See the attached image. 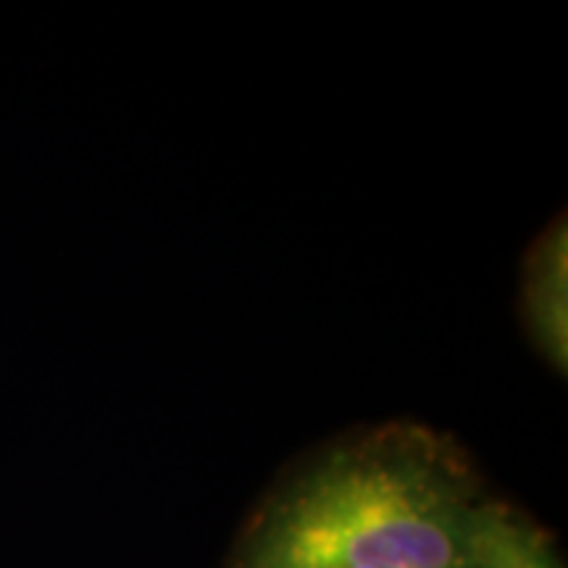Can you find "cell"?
Listing matches in <instances>:
<instances>
[{
    "mask_svg": "<svg viewBox=\"0 0 568 568\" xmlns=\"http://www.w3.org/2000/svg\"><path fill=\"white\" fill-rule=\"evenodd\" d=\"M471 471L426 437L332 453L253 518L230 568H466Z\"/></svg>",
    "mask_w": 568,
    "mask_h": 568,
    "instance_id": "obj_1",
    "label": "cell"
},
{
    "mask_svg": "<svg viewBox=\"0 0 568 568\" xmlns=\"http://www.w3.org/2000/svg\"><path fill=\"white\" fill-rule=\"evenodd\" d=\"M466 568H564L550 537L516 510L485 503L468 535Z\"/></svg>",
    "mask_w": 568,
    "mask_h": 568,
    "instance_id": "obj_2",
    "label": "cell"
},
{
    "mask_svg": "<svg viewBox=\"0 0 568 568\" xmlns=\"http://www.w3.org/2000/svg\"><path fill=\"white\" fill-rule=\"evenodd\" d=\"M531 308L535 322L542 329L545 343L560 351V361L566 353V237L552 240L548 253L537 266V280L531 282Z\"/></svg>",
    "mask_w": 568,
    "mask_h": 568,
    "instance_id": "obj_3",
    "label": "cell"
}]
</instances>
